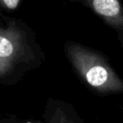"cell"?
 <instances>
[{"mask_svg":"<svg viewBox=\"0 0 123 123\" xmlns=\"http://www.w3.org/2000/svg\"><path fill=\"white\" fill-rule=\"evenodd\" d=\"M65 52L79 77L93 92L103 96L123 94V79L104 54L75 42H68Z\"/></svg>","mask_w":123,"mask_h":123,"instance_id":"obj_1","label":"cell"},{"mask_svg":"<svg viewBox=\"0 0 123 123\" xmlns=\"http://www.w3.org/2000/svg\"><path fill=\"white\" fill-rule=\"evenodd\" d=\"M26 50L24 34L14 25L0 28V76L23 59Z\"/></svg>","mask_w":123,"mask_h":123,"instance_id":"obj_2","label":"cell"},{"mask_svg":"<svg viewBox=\"0 0 123 123\" xmlns=\"http://www.w3.org/2000/svg\"><path fill=\"white\" fill-rule=\"evenodd\" d=\"M96 13L117 36L123 49V3L122 0H77Z\"/></svg>","mask_w":123,"mask_h":123,"instance_id":"obj_3","label":"cell"},{"mask_svg":"<svg viewBox=\"0 0 123 123\" xmlns=\"http://www.w3.org/2000/svg\"><path fill=\"white\" fill-rule=\"evenodd\" d=\"M49 123H82L77 115L69 113L61 107H56L50 115Z\"/></svg>","mask_w":123,"mask_h":123,"instance_id":"obj_4","label":"cell"},{"mask_svg":"<svg viewBox=\"0 0 123 123\" xmlns=\"http://www.w3.org/2000/svg\"><path fill=\"white\" fill-rule=\"evenodd\" d=\"M20 0H0V6L8 10H15L19 5Z\"/></svg>","mask_w":123,"mask_h":123,"instance_id":"obj_5","label":"cell"}]
</instances>
